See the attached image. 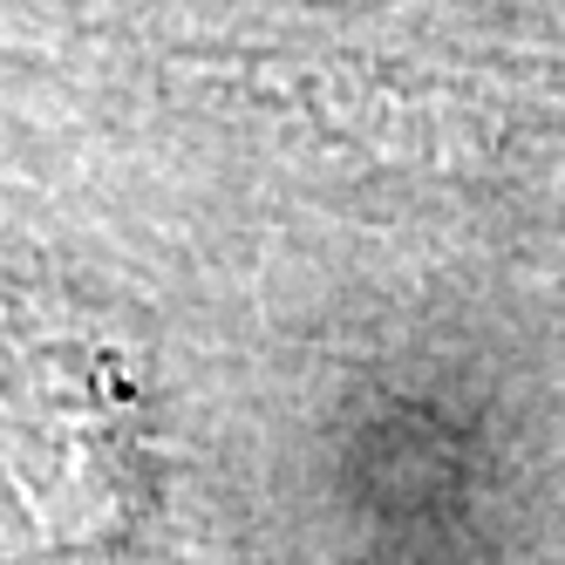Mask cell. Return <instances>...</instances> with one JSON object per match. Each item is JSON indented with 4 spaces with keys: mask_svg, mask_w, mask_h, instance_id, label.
Returning a JSON list of instances; mask_svg holds the SVG:
<instances>
[{
    "mask_svg": "<svg viewBox=\"0 0 565 565\" xmlns=\"http://www.w3.org/2000/svg\"><path fill=\"white\" fill-rule=\"evenodd\" d=\"M0 463L49 539H103L137 511L130 395L83 354L14 361L0 375Z\"/></svg>",
    "mask_w": 565,
    "mask_h": 565,
    "instance_id": "6da1fadb",
    "label": "cell"
}]
</instances>
